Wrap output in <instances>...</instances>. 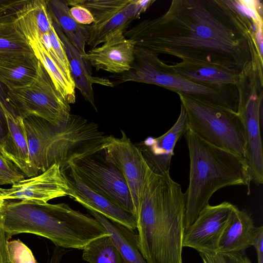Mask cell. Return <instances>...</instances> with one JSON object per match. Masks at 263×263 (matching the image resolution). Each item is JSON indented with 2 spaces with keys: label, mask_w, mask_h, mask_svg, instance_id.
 Returning a JSON list of instances; mask_svg holds the SVG:
<instances>
[{
  "label": "cell",
  "mask_w": 263,
  "mask_h": 263,
  "mask_svg": "<svg viewBox=\"0 0 263 263\" xmlns=\"http://www.w3.org/2000/svg\"><path fill=\"white\" fill-rule=\"evenodd\" d=\"M262 99L258 95L249 93L238 101L237 108L245 127V158L252 181L258 185L263 183V149L260 128Z\"/></svg>",
  "instance_id": "cell-14"
},
{
  "label": "cell",
  "mask_w": 263,
  "mask_h": 263,
  "mask_svg": "<svg viewBox=\"0 0 263 263\" xmlns=\"http://www.w3.org/2000/svg\"><path fill=\"white\" fill-rule=\"evenodd\" d=\"M188 127L185 110L182 105L178 119L173 126L163 135L148 137L143 141L140 149L150 168L163 175L170 173L171 160L177 142L186 133Z\"/></svg>",
  "instance_id": "cell-17"
},
{
  "label": "cell",
  "mask_w": 263,
  "mask_h": 263,
  "mask_svg": "<svg viewBox=\"0 0 263 263\" xmlns=\"http://www.w3.org/2000/svg\"><path fill=\"white\" fill-rule=\"evenodd\" d=\"M135 46L122 31L109 37L100 46L81 55L97 71L103 70L113 74L128 71L134 60Z\"/></svg>",
  "instance_id": "cell-15"
},
{
  "label": "cell",
  "mask_w": 263,
  "mask_h": 263,
  "mask_svg": "<svg viewBox=\"0 0 263 263\" xmlns=\"http://www.w3.org/2000/svg\"><path fill=\"white\" fill-rule=\"evenodd\" d=\"M253 246L255 248L257 263H263V227H257V234Z\"/></svg>",
  "instance_id": "cell-37"
},
{
  "label": "cell",
  "mask_w": 263,
  "mask_h": 263,
  "mask_svg": "<svg viewBox=\"0 0 263 263\" xmlns=\"http://www.w3.org/2000/svg\"><path fill=\"white\" fill-rule=\"evenodd\" d=\"M178 94L186 113L189 128L209 143L245 158V127L237 112Z\"/></svg>",
  "instance_id": "cell-7"
},
{
  "label": "cell",
  "mask_w": 263,
  "mask_h": 263,
  "mask_svg": "<svg viewBox=\"0 0 263 263\" xmlns=\"http://www.w3.org/2000/svg\"><path fill=\"white\" fill-rule=\"evenodd\" d=\"M82 250L83 259L89 263H126L110 235L92 240Z\"/></svg>",
  "instance_id": "cell-28"
},
{
  "label": "cell",
  "mask_w": 263,
  "mask_h": 263,
  "mask_svg": "<svg viewBox=\"0 0 263 263\" xmlns=\"http://www.w3.org/2000/svg\"><path fill=\"white\" fill-rule=\"evenodd\" d=\"M23 124L29 160L38 175L55 163L64 168L74 154L98 152L105 137L96 124L72 115L60 126L35 116L23 119Z\"/></svg>",
  "instance_id": "cell-5"
},
{
  "label": "cell",
  "mask_w": 263,
  "mask_h": 263,
  "mask_svg": "<svg viewBox=\"0 0 263 263\" xmlns=\"http://www.w3.org/2000/svg\"><path fill=\"white\" fill-rule=\"evenodd\" d=\"M14 24L28 43L40 40L53 26L46 0H29L18 12Z\"/></svg>",
  "instance_id": "cell-22"
},
{
  "label": "cell",
  "mask_w": 263,
  "mask_h": 263,
  "mask_svg": "<svg viewBox=\"0 0 263 263\" xmlns=\"http://www.w3.org/2000/svg\"><path fill=\"white\" fill-rule=\"evenodd\" d=\"M71 193L65 172L55 163L45 172L20 180L9 188L0 187V199L45 204L56 198L69 196Z\"/></svg>",
  "instance_id": "cell-12"
},
{
  "label": "cell",
  "mask_w": 263,
  "mask_h": 263,
  "mask_svg": "<svg viewBox=\"0 0 263 263\" xmlns=\"http://www.w3.org/2000/svg\"><path fill=\"white\" fill-rule=\"evenodd\" d=\"M34 54L14 23L0 24V63Z\"/></svg>",
  "instance_id": "cell-27"
},
{
  "label": "cell",
  "mask_w": 263,
  "mask_h": 263,
  "mask_svg": "<svg viewBox=\"0 0 263 263\" xmlns=\"http://www.w3.org/2000/svg\"><path fill=\"white\" fill-rule=\"evenodd\" d=\"M69 11L73 19L81 25H88L95 21L91 12L83 6H73L69 8Z\"/></svg>",
  "instance_id": "cell-35"
},
{
  "label": "cell",
  "mask_w": 263,
  "mask_h": 263,
  "mask_svg": "<svg viewBox=\"0 0 263 263\" xmlns=\"http://www.w3.org/2000/svg\"><path fill=\"white\" fill-rule=\"evenodd\" d=\"M3 201L0 199V263H10L6 248V242L9 239L2 223V206Z\"/></svg>",
  "instance_id": "cell-36"
},
{
  "label": "cell",
  "mask_w": 263,
  "mask_h": 263,
  "mask_svg": "<svg viewBox=\"0 0 263 263\" xmlns=\"http://www.w3.org/2000/svg\"><path fill=\"white\" fill-rule=\"evenodd\" d=\"M66 253L64 248L55 247L47 263H61L63 255Z\"/></svg>",
  "instance_id": "cell-41"
},
{
  "label": "cell",
  "mask_w": 263,
  "mask_h": 263,
  "mask_svg": "<svg viewBox=\"0 0 263 263\" xmlns=\"http://www.w3.org/2000/svg\"><path fill=\"white\" fill-rule=\"evenodd\" d=\"M199 254L203 263H215L210 253L200 252Z\"/></svg>",
  "instance_id": "cell-42"
},
{
  "label": "cell",
  "mask_w": 263,
  "mask_h": 263,
  "mask_svg": "<svg viewBox=\"0 0 263 263\" xmlns=\"http://www.w3.org/2000/svg\"><path fill=\"white\" fill-rule=\"evenodd\" d=\"M68 6L87 8L95 21L88 26L87 44L91 49L103 44L112 34L126 31L136 19L134 0H67Z\"/></svg>",
  "instance_id": "cell-11"
},
{
  "label": "cell",
  "mask_w": 263,
  "mask_h": 263,
  "mask_svg": "<svg viewBox=\"0 0 263 263\" xmlns=\"http://www.w3.org/2000/svg\"><path fill=\"white\" fill-rule=\"evenodd\" d=\"M65 169L68 171L67 174L65 173L71 190L69 197L87 210H93L107 219L131 229L137 228L136 218L134 214L90 189L68 167Z\"/></svg>",
  "instance_id": "cell-16"
},
{
  "label": "cell",
  "mask_w": 263,
  "mask_h": 263,
  "mask_svg": "<svg viewBox=\"0 0 263 263\" xmlns=\"http://www.w3.org/2000/svg\"><path fill=\"white\" fill-rule=\"evenodd\" d=\"M109 77L113 86L127 82L156 85L237 112L236 86H208L189 81L176 74L158 55L139 47H135L130 68Z\"/></svg>",
  "instance_id": "cell-6"
},
{
  "label": "cell",
  "mask_w": 263,
  "mask_h": 263,
  "mask_svg": "<svg viewBox=\"0 0 263 263\" xmlns=\"http://www.w3.org/2000/svg\"><path fill=\"white\" fill-rule=\"evenodd\" d=\"M53 21L60 27L72 45L83 55L88 39V26L78 23L72 17L65 1L46 0Z\"/></svg>",
  "instance_id": "cell-24"
},
{
  "label": "cell",
  "mask_w": 263,
  "mask_h": 263,
  "mask_svg": "<svg viewBox=\"0 0 263 263\" xmlns=\"http://www.w3.org/2000/svg\"><path fill=\"white\" fill-rule=\"evenodd\" d=\"M3 200L2 223L9 240L14 235L29 233L47 238L56 247L83 250L92 240L109 235L92 216L64 203Z\"/></svg>",
  "instance_id": "cell-3"
},
{
  "label": "cell",
  "mask_w": 263,
  "mask_h": 263,
  "mask_svg": "<svg viewBox=\"0 0 263 263\" xmlns=\"http://www.w3.org/2000/svg\"><path fill=\"white\" fill-rule=\"evenodd\" d=\"M53 26L66 51L76 87L80 91L84 99L97 111L92 87L93 84L98 83L111 87L113 86L112 84L108 79L92 76L89 65L70 43L59 25L53 21Z\"/></svg>",
  "instance_id": "cell-21"
},
{
  "label": "cell",
  "mask_w": 263,
  "mask_h": 263,
  "mask_svg": "<svg viewBox=\"0 0 263 263\" xmlns=\"http://www.w3.org/2000/svg\"><path fill=\"white\" fill-rule=\"evenodd\" d=\"M8 90L0 81V108H5L9 111L16 112L9 98Z\"/></svg>",
  "instance_id": "cell-38"
},
{
  "label": "cell",
  "mask_w": 263,
  "mask_h": 263,
  "mask_svg": "<svg viewBox=\"0 0 263 263\" xmlns=\"http://www.w3.org/2000/svg\"><path fill=\"white\" fill-rule=\"evenodd\" d=\"M6 248L10 263H37L32 251L20 239L7 240Z\"/></svg>",
  "instance_id": "cell-30"
},
{
  "label": "cell",
  "mask_w": 263,
  "mask_h": 263,
  "mask_svg": "<svg viewBox=\"0 0 263 263\" xmlns=\"http://www.w3.org/2000/svg\"><path fill=\"white\" fill-rule=\"evenodd\" d=\"M211 254L215 263H252L245 252Z\"/></svg>",
  "instance_id": "cell-34"
},
{
  "label": "cell",
  "mask_w": 263,
  "mask_h": 263,
  "mask_svg": "<svg viewBox=\"0 0 263 263\" xmlns=\"http://www.w3.org/2000/svg\"><path fill=\"white\" fill-rule=\"evenodd\" d=\"M190 157L189 184L185 192V231L213 194L232 185L247 186L250 193L251 176L245 158L209 143L190 128L185 134Z\"/></svg>",
  "instance_id": "cell-4"
},
{
  "label": "cell",
  "mask_w": 263,
  "mask_h": 263,
  "mask_svg": "<svg viewBox=\"0 0 263 263\" xmlns=\"http://www.w3.org/2000/svg\"><path fill=\"white\" fill-rule=\"evenodd\" d=\"M257 231L251 215L234 205L219 240L216 252H245L253 246Z\"/></svg>",
  "instance_id": "cell-18"
},
{
  "label": "cell",
  "mask_w": 263,
  "mask_h": 263,
  "mask_svg": "<svg viewBox=\"0 0 263 263\" xmlns=\"http://www.w3.org/2000/svg\"><path fill=\"white\" fill-rule=\"evenodd\" d=\"M39 61L34 54L0 63V81L11 90L29 85L38 72Z\"/></svg>",
  "instance_id": "cell-25"
},
{
  "label": "cell",
  "mask_w": 263,
  "mask_h": 263,
  "mask_svg": "<svg viewBox=\"0 0 263 263\" xmlns=\"http://www.w3.org/2000/svg\"><path fill=\"white\" fill-rule=\"evenodd\" d=\"M124 35L157 55L240 72L259 52L251 23L228 0H173L162 15L144 20Z\"/></svg>",
  "instance_id": "cell-1"
},
{
  "label": "cell",
  "mask_w": 263,
  "mask_h": 263,
  "mask_svg": "<svg viewBox=\"0 0 263 263\" xmlns=\"http://www.w3.org/2000/svg\"><path fill=\"white\" fill-rule=\"evenodd\" d=\"M34 55L41 63L54 87L69 104L76 102L75 84L47 51L40 40L28 43Z\"/></svg>",
  "instance_id": "cell-26"
},
{
  "label": "cell",
  "mask_w": 263,
  "mask_h": 263,
  "mask_svg": "<svg viewBox=\"0 0 263 263\" xmlns=\"http://www.w3.org/2000/svg\"><path fill=\"white\" fill-rule=\"evenodd\" d=\"M234 206L224 201L204 207L185 231L183 247L193 248L199 253L216 252L219 240Z\"/></svg>",
  "instance_id": "cell-13"
},
{
  "label": "cell",
  "mask_w": 263,
  "mask_h": 263,
  "mask_svg": "<svg viewBox=\"0 0 263 263\" xmlns=\"http://www.w3.org/2000/svg\"><path fill=\"white\" fill-rule=\"evenodd\" d=\"M25 174L0 152V186L13 184L26 178Z\"/></svg>",
  "instance_id": "cell-31"
},
{
  "label": "cell",
  "mask_w": 263,
  "mask_h": 263,
  "mask_svg": "<svg viewBox=\"0 0 263 263\" xmlns=\"http://www.w3.org/2000/svg\"><path fill=\"white\" fill-rule=\"evenodd\" d=\"M155 2L153 0H135V15L136 19L139 18L151 5Z\"/></svg>",
  "instance_id": "cell-39"
},
{
  "label": "cell",
  "mask_w": 263,
  "mask_h": 263,
  "mask_svg": "<svg viewBox=\"0 0 263 263\" xmlns=\"http://www.w3.org/2000/svg\"><path fill=\"white\" fill-rule=\"evenodd\" d=\"M48 33L50 37L53 51L62 66L63 71L69 79L73 80L66 51L53 26L48 31Z\"/></svg>",
  "instance_id": "cell-33"
},
{
  "label": "cell",
  "mask_w": 263,
  "mask_h": 263,
  "mask_svg": "<svg viewBox=\"0 0 263 263\" xmlns=\"http://www.w3.org/2000/svg\"><path fill=\"white\" fill-rule=\"evenodd\" d=\"M168 67L180 77L208 86H236L241 72L215 65L182 61Z\"/></svg>",
  "instance_id": "cell-20"
},
{
  "label": "cell",
  "mask_w": 263,
  "mask_h": 263,
  "mask_svg": "<svg viewBox=\"0 0 263 263\" xmlns=\"http://www.w3.org/2000/svg\"><path fill=\"white\" fill-rule=\"evenodd\" d=\"M186 195L170 173L146 166L137 215L139 247L147 263H182Z\"/></svg>",
  "instance_id": "cell-2"
},
{
  "label": "cell",
  "mask_w": 263,
  "mask_h": 263,
  "mask_svg": "<svg viewBox=\"0 0 263 263\" xmlns=\"http://www.w3.org/2000/svg\"><path fill=\"white\" fill-rule=\"evenodd\" d=\"M87 210L109 232L126 263H147L140 251L138 235L135 230L112 221L93 210Z\"/></svg>",
  "instance_id": "cell-23"
},
{
  "label": "cell",
  "mask_w": 263,
  "mask_h": 263,
  "mask_svg": "<svg viewBox=\"0 0 263 263\" xmlns=\"http://www.w3.org/2000/svg\"><path fill=\"white\" fill-rule=\"evenodd\" d=\"M7 133L6 121L4 113L0 108V152L4 155V143Z\"/></svg>",
  "instance_id": "cell-40"
},
{
  "label": "cell",
  "mask_w": 263,
  "mask_h": 263,
  "mask_svg": "<svg viewBox=\"0 0 263 263\" xmlns=\"http://www.w3.org/2000/svg\"><path fill=\"white\" fill-rule=\"evenodd\" d=\"M29 0H0V24L14 23L20 11Z\"/></svg>",
  "instance_id": "cell-32"
},
{
  "label": "cell",
  "mask_w": 263,
  "mask_h": 263,
  "mask_svg": "<svg viewBox=\"0 0 263 263\" xmlns=\"http://www.w3.org/2000/svg\"><path fill=\"white\" fill-rule=\"evenodd\" d=\"M122 136H105L101 143L105 160L121 173L128 187L136 218L142 198L147 162L140 148L121 131Z\"/></svg>",
  "instance_id": "cell-10"
},
{
  "label": "cell",
  "mask_w": 263,
  "mask_h": 263,
  "mask_svg": "<svg viewBox=\"0 0 263 263\" xmlns=\"http://www.w3.org/2000/svg\"><path fill=\"white\" fill-rule=\"evenodd\" d=\"M97 153L74 154L68 160L65 167L74 172L93 191L135 216L130 192L121 173Z\"/></svg>",
  "instance_id": "cell-9"
},
{
  "label": "cell",
  "mask_w": 263,
  "mask_h": 263,
  "mask_svg": "<svg viewBox=\"0 0 263 263\" xmlns=\"http://www.w3.org/2000/svg\"><path fill=\"white\" fill-rule=\"evenodd\" d=\"M1 109L5 116L7 129L4 156L12 162L26 178L37 175L29 160L23 119L15 112Z\"/></svg>",
  "instance_id": "cell-19"
},
{
  "label": "cell",
  "mask_w": 263,
  "mask_h": 263,
  "mask_svg": "<svg viewBox=\"0 0 263 263\" xmlns=\"http://www.w3.org/2000/svg\"><path fill=\"white\" fill-rule=\"evenodd\" d=\"M8 95L15 111L23 119L35 116L60 126L70 118L69 104L57 90L40 61L37 76L32 83L8 90Z\"/></svg>",
  "instance_id": "cell-8"
},
{
  "label": "cell",
  "mask_w": 263,
  "mask_h": 263,
  "mask_svg": "<svg viewBox=\"0 0 263 263\" xmlns=\"http://www.w3.org/2000/svg\"><path fill=\"white\" fill-rule=\"evenodd\" d=\"M239 13L248 18L252 26L262 23V5L257 0H228Z\"/></svg>",
  "instance_id": "cell-29"
}]
</instances>
